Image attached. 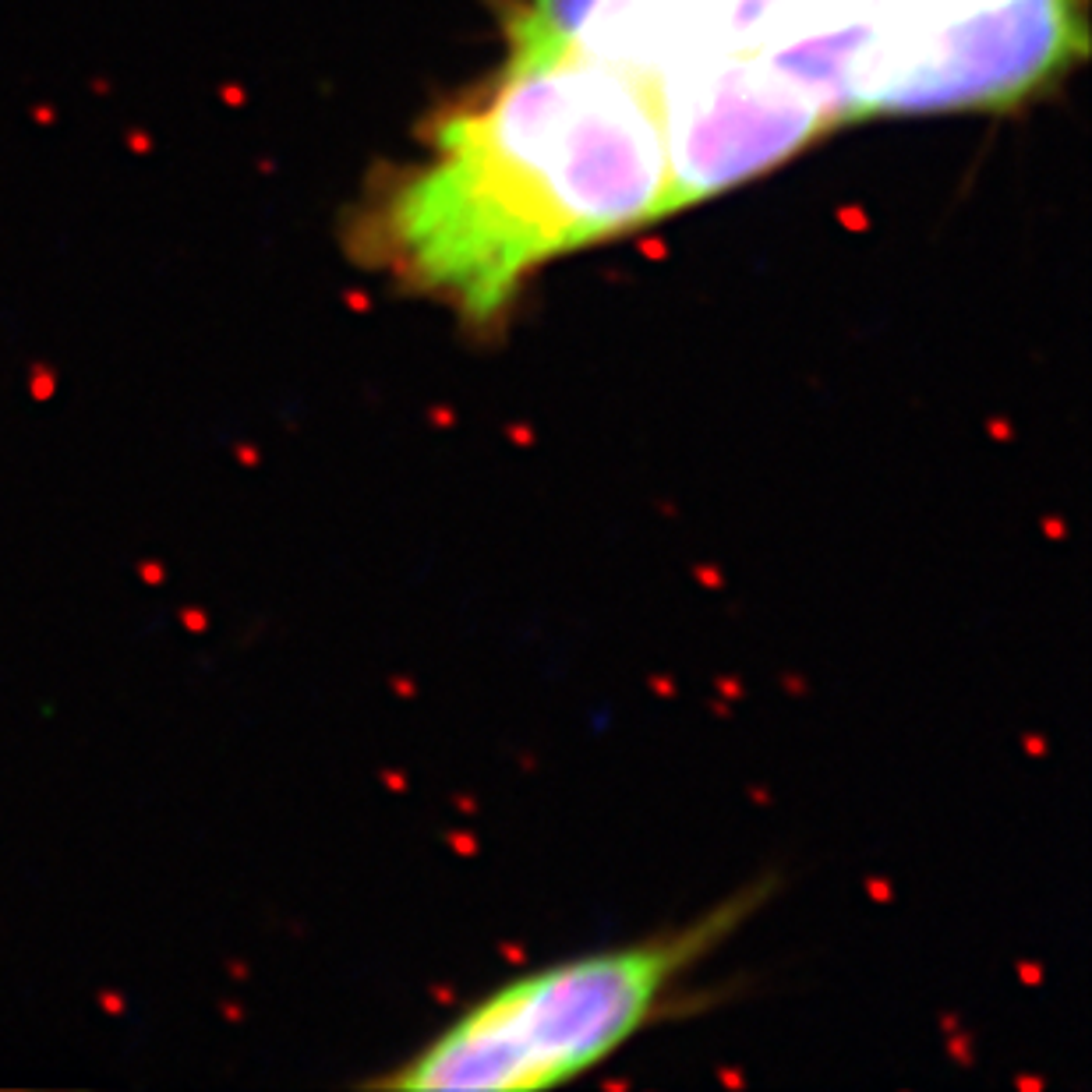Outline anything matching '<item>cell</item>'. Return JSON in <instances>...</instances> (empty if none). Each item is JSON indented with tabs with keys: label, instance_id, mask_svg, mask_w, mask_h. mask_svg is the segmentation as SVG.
I'll use <instances>...</instances> for the list:
<instances>
[{
	"label": "cell",
	"instance_id": "2",
	"mask_svg": "<svg viewBox=\"0 0 1092 1092\" xmlns=\"http://www.w3.org/2000/svg\"><path fill=\"white\" fill-rule=\"evenodd\" d=\"M753 895L721 902L679 930L562 958L502 983L445 1022L379 1085L535 1092L573 1082L658 1019L679 979L753 912Z\"/></svg>",
	"mask_w": 1092,
	"mask_h": 1092
},
{
	"label": "cell",
	"instance_id": "1",
	"mask_svg": "<svg viewBox=\"0 0 1092 1092\" xmlns=\"http://www.w3.org/2000/svg\"><path fill=\"white\" fill-rule=\"evenodd\" d=\"M379 187L357 244L407 291L495 322L548 262L668 216L648 81L587 58L517 61Z\"/></svg>",
	"mask_w": 1092,
	"mask_h": 1092
},
{
	"label": "cell",
	"instance_id": "4",
	"mask_svg": "<svg viewBox=\"0 0 1092 1092\" xmlns=\"http://www.w3.org/2000/svg\"><path fill=\"white\" fill-rule=\"evenodd\" d=\"M648 85L668 160V216L761 178L842 124L771 54L700 50Z\"/></svg>",
	"mask_w": 1092,
	"mask_h": 1092
},
{
	"label": "cell",
	"instance_id": "5",
	"mask_svg": "<svg viewBox=\"0 0 1092 1092\" xmlns=\"http://www.w3.org/2000/svg\"><path fill=\"white\" fill-rule=\"evenodd\" d=\"M990 0H849V8L874 29H909V25L940 22L962 15Z\"/></svg>",
	"mask_w": 1092,
	"mask_h": 1092
},
{
	"label": "cell",
	"instance_id": "3",
	"mask_svg": "<svg viewBox=\"0 0 1092 1092\" xmlns=\"http://www.w3.org/2000/svg\"><path fill=\"white\" fill-rule=\"evenodd\" d=\"M1089 47L1085 0H990L909 29H874L852 54V121L1012 110L1060 81Z\"/></svg>",
	"mask_w": 1092,
	"mask_h": 1092
}]
</instances>
